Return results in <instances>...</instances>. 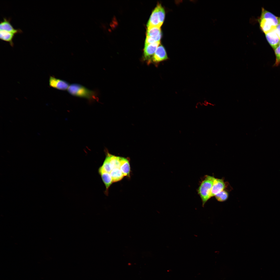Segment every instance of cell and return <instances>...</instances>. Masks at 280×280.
<instances>
[{
	"label": "cell",
	"instance_id": "1",
	"mask_svg": "<svg viewBox=\"0 0 280 280\" xmlns=\"http://www.w3.org/2000/svg\"><path fill=\"white\" fill-rule=\"evenodd\" d=\"M278 22V17L262 8L259 22L261 29L265 34L276 29Z\"/></svg>",
	"mask_w": 280,
	"mask_h": 280
},
{
	"label": "cell",
	"instance_id": "2",
	"mask_svg": "<svg viewBox=\"0 0 280 280\" xmlns=\"http://www.w3.org/2000/svg\"><path fill=\"white\" fill-rule=\"evenodd\" d=\"M67 91L69 93L73 96L86 98L89 101L97 99V93L95 91L89 89L78 83L71 84Z\"/></svg>",
	"mask_w": 280,
	"mask_h": 280
},
{
	"label": "cell",
	"instance_id": "3",
	"mask_svg": "<svg viewBox=\"0 0 280 280\" xmlns=\"http://www.w3.org/2000/svg\"><path fill=\"white\" fill-rule=\"evenodd\" d=\"M215 178L213 176L206 175L198 188V194L201 200L203 207L211 198L212 188Z\"/></svg>",
	"mask_w": 280,
	"mask_h": 280
},
{
	"label": "cell",
	"instance_id": "4",
	"mask_svg": "<svg viewBox=\"0 0 280 280\" xmlns=\"http://www.w3.org/2000/svg\"><path fill=\"white\" fill-rule=\"evenodd\" d=\"M160 44V42L158 41L145 44L144 51V59L147 62L148 64L151 63L152 58Z\"/></svg>",
	"mask_w": 280,
	"mask_h": 280
},
{
	"label": "cell",
	"instance_id": "5",
	"mask_svg": "<svg viewBox=\"0 0 280 280\" xmlns=\"http://www.w3.org/2000/svg\"><path fill=\"white\" fill-rule=\"evenodd\" d=\"M49 83L50 87L61 90H66L68 89L69 86L67 81L52 76L49 77Z\"/></svg>",
	"mask_w": 280,
	"mask_h": 280
},
{
	"label": "cell",
	"instance_id": "6",
	"mask_svg": "<svg viewBox=\"0 0 280 280\" xmlns=\"http://www.w3.org/2000/svg\"><path fill=\"white\" fill-rule=\"evenodd\" d=\"M11 19L10 18H3V20L1 21L0 31H4L15 34L22 33L23 31L21 29H16L13 28L10 23Z\"/></svg>",
	"mask_w": 280,
	"mask_h": 280
},
{
	"label": "cell",
	"instance_id": "7",
	"mask_svg": "<svg viewBox=\"0 0 280 280\" xmlns=\"http://www.w3.org/2000/svg\"><path fill=\"white\" fill-rule=\"evenodd\" d=\"M168 59L165 49L162 46L160 45L157 48L152 57L151 63L152 62L155 64H158Z\"/></svg>",
	"mask_w": 280,
	"mask_h": 280
},
{
	"label": "cell",
	"instance_id": "8",
	"mask_svg": "<svg viewBox=\"0 0 280 280\" xmlns=\"http://www.w3.org/2000/svg\"><path fill=\"white\" fill-rule=\"evenodd\" d=\"M268 42L275 50L278 45L280 40L277 33L276 29L265 34Z\"/></svg>",
	"mask_w": 280,
	"mask_h": 280
},
{
	"label": "cell",
	"instance_id": "9",
	"mask_svg": "<svg viewBox=\"0 0 280 280\" xmlns=\"http://www.w3.org/2000/svg\"><path fill=\"white\" fill-rule=\"evenodd\" d=\"M226 184L222 179L215 178L211 192V198L224 190Z\"/></svg>",
	"mask_w": 280,
	"mask_h": 280
},
{
	"label": "cell",
	"instance_id": "10",
	"mask_svg": "<svg viewBox=\"0 0 280 280\" xmlns=\"http://www.w3.org/2000/svg\"><path fill=\"white\" fill-rule=\"evenodd\" d=\"M161 25L157 10L156 8L150 16L147 24V27L156 26L160 27Z\"/></svg>",
	"mask_w": 280,
	"mask_h": 280
},
{
	"label": "cell",
	"instance_id": "11",
	"mask_svg": "<svg viewBox=\"0 0 280 280\" xmlns=\"http://www.w3.org/2000/svg\"><path fill=\"white\" fill-rule=\"evenodd\" d=\"M99 174L101 176L102 180L106 187L105 193L108 194V190L109 187L113 183V179L110 174L107 172L98 170Z\"/></svg>",
	"mask_w": 280,
	"mask_h": 280
},
{
	"label": "cell",
	"instance_id": "12",
	"mask_svg": "<svg viewBox=\"0 0 280 280\" xmlns=\"http://www.w3.org/2000/svg\"><path fill=\"white\" fill-rule=\"evenodd\" d=\"M120 170L124 176L130 177V167L129 160L125 158L121 157Z\"/></svg>",
	"mask_w": 280,
	"mask_h": 280
},
{
	"label": "cell",
	"instance_id": "13",
	"mask_svg": "<svg viewBox=\"0 0 280 280\" xmlns=\"http://www.w3.org/2000/svg\"><path fill=\"white\" fill-rule=\"evenodd\" d=\"M15 34L4 31H0V39L1 40L9 42L12 47L14 46L13 40Z\"/></svg>",
	"mask_w": 280,
	"mask_h": 280
},
{
	"label": "cell",
	"instance_id": "14",
	"mask_svg": "<svg viewBox=\"0 0 280 280\" xmlns=\"http://www.w3.org/2000/svg\"><path fill=\"white\" fill-rule=\"evenodd\" d=\"M109 174L112 177L113 183L121 180L124 177L120 168L113 169Z\"/></svg>",
	"mask_w": 280,
	"mask_h": 280
},
{
	"label": "cell",
	"instance_id": "15",
	"mask_svg": "<svg viewBox=\"0 0 280 280\" xmlns=\"http://www.w3.org/2000/svg\"><path fill=\"white\" fill-rule=\"evenodd\" d=\"M161 34L160 27L156 26L147 27L146 36L156 37Z\"/></svg>",
	"mask_w": 280,
	"mask_h": 280
},
{
	"label": "cell",
	"instance_id": "16",
	"mask_svg": "<svg viewBox=\"0 0 280 280\" xmlns=\"http://www.w3.org/2000/svg\"><path fill=\"white\" fill-rule=\"evenodd\" d=\"M215 197L218 201L223 202L228 199V194L227 191L224 190L217 194Z\"/></svg>",
	"mask_w": 280,
	"mask_h": 280
},
{
	"label": "cell",
	"instance_id": "17",
	"mask_svg": "<svg viewBox=\"0 0 280 280\" xmlns=\"http://www.w3.org/2000/svg\"><path fill=\"white\" fill-rule=\"evenodd\" d=\"M156 8L157 10L160 23L162 25L163 22L165 18V13L164 10L161 5L159 4H158Z\"/></svg>",
	"mask_w": 280,
	"mask_h": 280
},
{
	"label": "cell",
	"instance_id": "18",
	"mask_svg": "<svg viewBox=\"0 0 280 280\" xmlns=\"http://www.w3.org/2000/svg\"><path fill=\"white\" fill-rule=\"evenodd\" d=\"M274 50L276 58L274 66H276L280 64V41L277 47Z\"/></svg>",
	"mask_w": 280,
	"mask_h": 280
},
{
	"label": "cell",
	"instance_id": "19",
	"mask_svg": "<svg viewBox=\"0 0 280 280\" xmlns=\"http://www.w3.org/2000/svg\"><path fill=\"white\" fill-rule=\"evenodd\" d=\"M161 36L162 34L156 37L146 36L145 40V44H148L155 42L160 41Z\"/></svg>",
	"mask_w": 280,
	"mask_h": 280
},
{
	"label": "cell",
	"instance_id": "20",
	"mask_svg": "<svg viewBox=\"0 0 280 280\" xmlns=\"http://www.w3.org/2000/svg\"><path fill=\"white\" fill-rule=\"evenodd\" d=\"M276 30L280 40V17H278V23L276 28Z\"/></svg>",
	"mask_w": 280,
	"mask_h": 280
}]
</instances>
